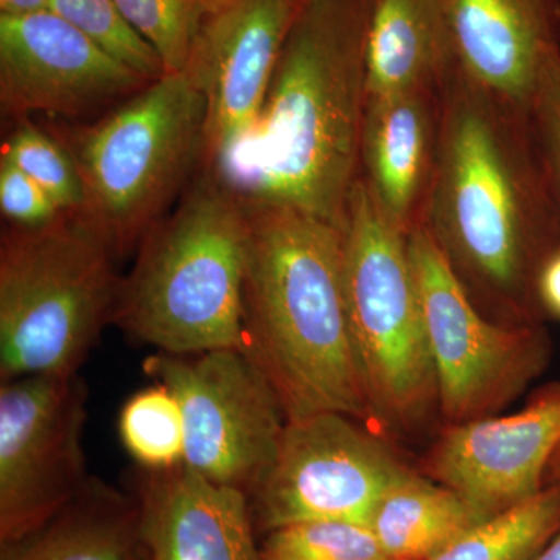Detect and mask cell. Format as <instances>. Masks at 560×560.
Wrapping results in <instances>:
<instances>
[{
    "instance_id": "277c9868",
    "label": "cell",
    "mask_w": 560,
    "mask_h": 560,
    "mask_svg": "<svg viewBox=\"0 0 560 560\" xmlns=\"http://www.w3.org/2000/svg\"><path fill=\"white\" fill-rule=\"evenodd\" d=\"M121 279L114 323L171 355L245 348L248 219L208 171L150 228Z\"/></svg>"
},
{
    "instance_id": "9a60e30c",
    "label": "cell",
    "mask_w": 560,
    "mask_h": 560,
    "mask_svg": "<svg viewBox=\"0 0 560 560\" xmlns=\"http://www.w3.org/2000/svg\"><path fill=\"white\" fill-rule=\"evenodd\" d=\"M451 68L526 114L560 50V0H436Z\"/></svg>"
},
{
    "instance_id": "d4e9b609",
    "label": "cell",
    "mask_w": 560,
    "mask_h": 560,
    "mask_svg": "<svg viewBox=\"0 0 560 560\" xmlns=\"http://www.w3.org/2000/svg\"><path fill=\"white\" fill-rule=\"evenodd\" d=\"M49 10L149 81L165 75L160 54L128 24L114 0H50Z\"/></svg>"
},
{
    "instance_id": "f546056e",
    "label": "cell",
    "mask_w": 560,
    "mask_h": 560,
    "mask_svg": "<svg viewBox=\"0 0 560 560\" xmlns=\"http://www.w3.org/2000/svg\"><path fill=\"white\" fill-rule=\"evenodd\" d=\"M50 0H0V14L22 16L49 10Z\"/></svg>"
},
{
    "instance_id": "1f68e13d",
    "label": "cell",
    "mask_w": 560,
    "mask_h": 560,
    "mask_svg": "<svg viewBox=\"0 0 560 560\" xmlns=\"http://www.w3.org/2000/svg\"><path fill=\"white\" fill-rule=\"evenodd\" d=\"M558 481H560V444L558 448H556L550 464H548L547 474H545V482H547V486Z\"/></svg>"
},
{
    "instance_id": "484cf974",
    "label": "cell",
    "mask_w": 560,
    "mask_h": 560,
    "mask_svg": "<svg viewBox=\"0 0 560 560\" xmlns=\"http://www.w3.org/2000/svg\"><path fill=\"white\" fill-rule=\"evenodd\" d=\"M114 3L128 24L160 54L165 72L186 69L205 0H114Z\"/></svg>"
},
{
    "instance_id": "603a6c76",
    "label": "cell",
    "mask_w": 560,
    "mask_h": 560,
    "mask_svg": "<svg viewBox=\"0 0 560 560\" xmlns=\"http://www.w3.org/2000/svg\"><path fill=\"white\" fill-rule=\"evenodd\" d=\"M261 560H389L368 525L302 522L268 533Z\"/></svg>"
},
{
    "instance_id": "9c48e42d",
    "label": "cell",
    "mask_w": 560,
    "mask_h": 560,
    "mask_svg": "<svg viewBox=\"0 0 560 560\" xmlns=\"http://www.w3.org/2000/svg\"><path fill=\"white\" fill-rule=\"evenodd\" d=\"M175 394L186 431L184 466L246 493L270 469L287 415L256 360L241 349L156 353L143 363Z\"/></svg>"
},
{
    "instance_id": "3957f363",
    "label": "cell",
    "mask_w": 560,
    "mask_h": 560,
    "mask_svg": "<svg viewBox=\"0 0 560 560\" xmlns=\"http://www.w3.org/2000/svg\"><path fill=\"white\" fill-rule=\"evenodd\" d=\"M243 206L245 349L287 420L340 412L377 423L350 331L342 226L282 206Z\"/></svg>"
},
{
    "instance_id": "6da1fadb",
    "label": "cell",
    "mask_w": 560,
    "mask_h": 560,
    "mask_svg": "<svg viewBox=\"0 0 560 560\" xmlns=\"http://www.w3.org/2000/svg\"><path fill=\"white\" fill-rule=\"evenodd\" d=\"M436 172L422 223L471 300L539 323L537 282L560 250V213L522 110L445 70Z\"/></svg>"
},
{
    "instance_id": "f1b7e54d",
    "label": "cell",
    "mask_w": 560,
    "mask_h": 560,
    "mask_svg": "<svg viewBox=\"0 0 560 560\" xmlns=\"http://www.w3.org/2000/svg\"><path fill=\"white\" fill-rule=\"evenodd\" d=\"M541 312L560 318V250L541 268L537 282Z\"/></svg>"
},
{
    "instance_id": "ba28073f",
    "label": "cell",
    "mask_w": 560,
    "mask_h": 560,
    "mask_svg": "<svg viewBox=\"0 0 560 560\" xmlns=\"http://www.w3.org/2000/svg\"><path fill=\"white\" fill-rule=\"evenodd\" d=\"M408 250L447 425L489 418L548 366L551 342L539 323H497L480 311L425 224Z\"/></svg>"
},
{
    "instance_id": "44dd1931",
    "label": "cell",
    "mask_w": 560,
    "mask_h": 560,
    "mask_svg": "<svg viewBox=\"0 0 560 560\" xmlns=\"http://www.w3.org/2000/svg\"><path fill=\"white\" fill-rule=\"evenodd\" d=\"M560 529V481L464 534L431 560H529Z\"/></svg>"
},
{
    "instance_id": "7a4b0ae2",
    "label": "cell",
    "mask_w": 560,
    "mask_h": 560,
    "mask_svg": "<svg viewBox=\"0 0 560 560\" xmlns=\"http://www.w3.org/2000/svg\"><path fill=\"white\" fill-rule=\"evenodd\" d=\"M371 0H307L289 33L256 128L220 171L246 205L342 226L360 178Z\"/></svg>"
},
{
    "instance_id": "4fadbf2b",
    "label": "cell",
    "mask_w": 560,
    "mask_h": 560,
    "mask_svg": "<svg viewBox=\"0 0 560 560\" xmlns=\"http://www.w3.org/2000/svg\"><path fill=\"white\" fill-rule=\"evenodd\" d=\"M149 83L54 11L0 14V102L9 116H81Z\"/></svg>"
},
{
    "instance_id": "8992f818",
    "label": "cell",
    "mask_w": 560,
    "mask_h": 560,
    "mask_svg": "<svg viewBox=\"0 0 560 560\" xmlns=\"http://www.w3.org/2000/svg\"><path fill=\"white\" fill-rule=\"evenodd\" d=\"M208 108L184 72L151 81L119 108L77 132L72 154L83 217L119 254L164 217L198 161Z\"/></svg>"
},
{
    "instance_id": "7c38bea8",
    "label": "cell",
    "mask_w": 560,
    "mask_h": 560,
    "mask_svg": "<svg viewBox=\"0 0 560 560\" xmlns=\"http://www.w3.org/2000/svg\"><path fill=\"white\" fill-rule=\"evenodd\" d=\"M307 0H205L183 70L208 108L206 165L220 171L264 108L283 44Z\"/></svg>"
},
{
    "instance_id": "52a82bcc",
    "label": "cell",
    "mask_w": 560,
    "mask_h": 560,
    "mask_svg": "<svg viewBox=\"0 0 560 560\" xmlns=\"http://www.w3.org/2000/svg\"><path fill=\"white\" fill-rule=\"evenodd\" d=\"M350 331L378 425L412 433L440 411L408 234L357 179L342 220Z\"/></svg>"
},
{
    "instance_id": "4316f807",
    "label": "cell",
    "mask_w": 560,
    "mask_h": 560,
    "mask_svg": "<svg viewBox=\"0 0 560 560\" xmlns=\"http://www.w3.org/2000/svg\"><path fill=\"white\" fill-rule=\"evenodd\" d=\"M526 120L552 201L560 213V50L551 54L541 69L526 109Z\"/></svg>"
},
{
    "instance_id": "7402d4cb",
    "label": "cell",
    "mask_w": 560,
    "mask_h": 560,
    "mask_svg": "<svg viewBox=\"0 0 560 560\" xmlns=\"http://www.w3.org/2000/svg\"><path fill=\"white\" fill-rule=\"evenodd\" d=\"M119 436L131 458L143 469L164 471L184 466L183 411L175 394L161 383L139 390L124 405Z\"/></svg>"
},
{
    "instance_id": "2e32d148",
    "label": "cell",
    "mask_w": 560,
    "mask_h": 560,
    "mask_svg": "<svg viewBox=\"0 0 560 560\" xmlns=\"http://www.w3.org/2000/svg\"><path fill=\"white\" fill-rule=\"evenodd\" d=\"M138 501L150 560H261L245 490L180 466L151 471Z\"/></svg>"
},
{
    "instance_id": "83f0119b",
    "label": "cell",
    "mask_w": 560,
    "mask_h": 560,
    "mask_svg": "<svg viewBox=\"0 0 560 560\" xmlns=\"http://www.w3.org/2000/svg\"><path fill=\"white\" fill-rule=\"evenodd\" d=\"M0 209L14 226L24 230L46 226L62 215L49 195L7 160L0 162Z\"/></svg>"
},
{
    "instance_id": "30bf717a",
    "label": "cell",
    "mask_w": 560,
    "mask_h": 560,
    "mask_svg": "<svg viewBox=\"0 0 560 560\" xmlns=\"http://www.w3.org/2000/svg\"><path fill=\"white\" fill-rule=\"evenodd\" d=\"M411 471L366 423L315 412L287 420L250 508L268 533L302 522L370 526L382 497Z\"/></svg>"
},
{
    "instance_id": "e0dca14e",
    "label": "cell",
    "mask_w": 560,
    "mask_h": 560,
    "mask_svg": "<svg viewBox=\"0 0 560 560\" xmlns=\"http://www.w3.org/2000/svg\"><path fill=\"white\" fill-rule=\"evenodd\" d=\"M438 86L368 97L360 176L385 215L410 234L425 215L441 138Z\"/></svg>"
},
{
    "instance_id": "8fae6325",
    "label": "cell",
    "mask_w": 560,
    "mask_h": 560,
    "mask_svg": "<svg viewBox=\"0 0 560 560\" xmlns=\"http://www.w3.org/2000/svg\"><path fill=\"white\" fill-rule=\"evenodd\" d=\"M86 394L79 374L33 375L0 388V541L46 525L84 489Z\"/></svg>"
},
{
    "instance_id": "cb8c5ba5",
    "label": "cell",
    "mask_w": 560,
    "mask_h": 560,
    "mask_svg": "<svg viewBox=\"0 0 560 560\" xmlns=\"http://www.w3.org/2000/svg\"><path fill=\"white\" fill-rule=\"evenodd\" d=\"M2 160L31 176L62 213L83 209V184L72 154L31 120L21 119L11 132L3 143Z\"/></svg>"
},
{
    "instance_id": "5b68a950",
    "label": "cell",
    "mask_w": 560,
    "mask_h": 560,
    "mask_svg": "<svg viewBox=\"0 0 560 560\" xmlns=\"http://www.w3.org/2000/svg\"><path fill=\"white\" fill-rule=\"evenodd\" d=\"M79 213L7 232L0 248V377L77 374L114 323L121 279Z\"/></svg>"
},
{
    "instance_id": "5bb4252c",
    "label": "cell",
    "mask_w": 560,
    "mask_h": 560,
    "mask_svg": "<svg viewBox=\"0 0 560 560\" xmlns=\"http://www.w3.org/2000/svg\"><path fill=\"white\" fill-rule=\"evenodd\" d=\"M560 444V382L534 394L522 411L451 423L422 463V474L447 486L486 517L533 499Z\"/></svg>"
},
{
    "instance_id": "ffe728a7",
    "label": "cell",
    "mask_w": 560,
    "mask_h": 560,
    "mask_svg": "<svg viewBox=\"0 0 560 560\" xmlns=\"http://www.w3.org/2000/svg\"><path fill=\"white\" fill-rule=\"evenodd\" d=\"M488 518L455 490L412 470L382 497L370 528L389 560H431Z\"/></svg>"
},
{
    "instance_id": "ac0fdd59",
    "label": "cell",
    "mask_w": 560,
    "mask_h": 560,
    "mask_svg": "<svg viewBox=\"0 0 560 560\" xmlns=\"http://www.w3.org/2000/svg\"><path fill=\"white\" fill-rule=\"evenodd\" d=\"M142 548L139 501L90 480L46 525L3 544L0 560H138Z\"/></svg>"
},
{
    "instance_id": "d6986e66",
    "label": "cell",
    "mask_w": 560,
    "mask_h": 560,
    "mask_svg": "<svg viewBox=\"0 0 560 560\" xmlns=\"http://www.w3.org/2000/svg\"><path fill=\"white\" fill-rule=\"evenodd\" d=\"M448 68L436 0H371L368 97L438 86Z\"/></svg>"
},
{
    "instance_id": "4dcf8cb0",
    "label": "cell",
    "mask_w": 560,
    "mask_h": 560,
    "mask_svg": "<svg viewBox=\"0 0 560 560\" xmlns=\"http://www.w3.org/2000/svg\"><path fill=\"white\" fill-rule=\"evenodd\" d=\"M529 560H560V529L556 533V536Z\"/></svg>"
}]
</instances>
